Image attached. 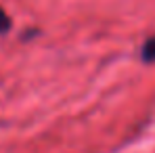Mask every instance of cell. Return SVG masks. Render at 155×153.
<instances>
[{
  "instance_id": "2",
  "label": "cell",
  "mask_w": 155,
  "mask_h": 153,
  "mask_svg": "<svg viewBox=\"0 0 155 153\" xmlns=\"http://www.w3.org/2000/svg\"><path fill=\"white\" fill-rule=\"evenodd\" d=\"M11 25H13V23H11V17L6 15V11H4V8H0V36H2V34H6V32L11 29Z\"/></svg>"
},
{
  "instance_id": "1",
  "label": "cell",
  "mask_w": 155,
  "mask_h": 153,
  "mask_svg": "<svg viewBox=\"0 0 155 153\" xmlns=\"http://www.w3.org/2000/svg\"><path fill=\"white\" fill-rule=\"evenodd\" d=\"M140 59H143L145 63H155V36H151V38L143 44V48H140Z\"/></svg>"
}]
</instances>
